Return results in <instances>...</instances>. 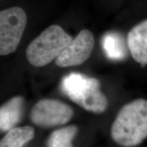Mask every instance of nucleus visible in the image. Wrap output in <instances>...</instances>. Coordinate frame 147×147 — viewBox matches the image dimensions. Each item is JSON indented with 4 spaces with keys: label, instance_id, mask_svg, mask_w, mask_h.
Masks as SVG:
<instances>
[{
    "label": "nucleus",
    "instance_id": "1",
    "mask_svg": "<svg viewBox=\"0 0 147 147\" xmlns=\"http://www.w3.org/2000/svg\"><path fill=\"white\" fill-rule=\"evenodd\" d=\"M113 140L122 146L141 144L147 138V100L138 99L121 108L111 127Z\"/></svg>",
    "mask_w": 147,
    "mask_h": 147
},
{
    "label": "nucleus",
    "instance_id": "2",
    "mask_svg": "<svg viewBox=\"0 0 147 147\" xmlns=\"http://www.w3.org/2000/svg\"><path fill=\"white\" fill-rule=\"evenodd\" d=\"M61 87L72 102L87 111L102 114L107 109V97L101 91L97 78L80 73H70L63 78Z\"/></svg>",
    "mask_w": 147,
    "mask_h": 147
},
{
    "label": "nucleus",
    "instance_id": "3",
    "mask_svg": "<svg viewBox=\"0 0 147 147\" xmlns=\"http://www.w3.org/2000/svg\"><path fill=\"white\" fill-rule=\"evenodd\" d=\"M71 40V36L61 27L51 25L29 44L26 50L27 60L35 67L47 65L57 57Z\"/></svg>",
    "mask_w": 147,
    "mask_h": 147
},
{
    "label": "nucleus",
    "instance_id": "4",
    "mask_svg": "<svg viewBox=\"0 0 147 147\" xmlns=\"http://www.w3.org/2000/svg\"><path fill=\"white\" fill-rule=\"evenodd\" d=\"M27 21V14L20 7L0 11V56L7 55L16 50Z\"/></svg>",
    "mask_w": 147,
    "mask_h": 147
},
{
    "label": "nucleus",
    "instance_id": "5",
    "mask_svg": "<svg viewBox=\"0 0 147 147\" xmlns=\"http://www.w3.org/2000/svg\"><path fill=\"white\" fill-rule=\"evenodd\" d=\"M73 109L56 100L45 99L37 102L30 113L31 120L41 127H53L67 123L71 120Z\"/></svg>",
    "mask_w": 147,
    "mask_h": 147
},
{
    "label": "nucleus",
    "instance_id": "6",
    "mask_svg": "<svg viewBox=\"0 0 147 147\" xmlns=\"http://www.w3.org/2000/svg\"><path fill=\"white\" fill-rule=\"evenodd\" d=\"M94 44L95 38L93 33L88 29L80 31L55 59V63L60 67L81 65L91 55Z\"/></svg>",
    "mask_w": 147,
    "mask_h": 147
},
{
    "label": "nucleus",
    "instance_id": "7",
    "mask_svg": "<svg viewBox=\"0 0 147 147\" xmlns=\"http://www.w3.org/2000/svg\"><path fill=\"white\" fill-rule=\"evenodd\" d=\"M127 45L132 57L142 67L147 65V19L134 26L127 36Z\"/></svg>",
    "mask_w": 147,
    "mask_h": 147
},
{
    "label": "nucleus",
    "instance_id": "8",
    "mask_svg": "<svg viewBox=\"0 0 147 147\" xmlns=\"http://www.w3.org/2000/svg\"><path fill=\"white\" fill-rule=\"evenodd\" d=\"M24 100L14 97L0 108V130L7 131L13 128L21 120L23 114Z\"/></svg>",
    "mask_w": 147,
    "mask_h": 147
},
{
    "label": "nucleus",
    "instance_id": "9",
    "mask_svg": "<svg viewBox=\"0 0 147 147\" xmlns=\"http://www.w3.org/2000/svg\"><path fill=\"white\" fill-rule=\"evenodd\" d=\"M102 49L106 56L113 61H121L127 57V50L123 37L116 32H110L102 38Z\"/></svg>",
    "mask_w": 147,
    "mask_h": 147
},
{
    "label": "nucleus",
    "instance_id": "10",
    "mask_svg": "<svg viewBox=\"0 0 147 147\" xmlns=\"http://www.w3.org/2000/svg\"><path fill=\"white\" fill-rule=\"evenodd\" d=\"M34 137V129L31 126L12 128L0 142V147L23 146Z\"/></svg>",
    "mask_w": 147,
    "mask_h": 147
},
{
    "label": "nucleus",
    "instance_id": "11",
    "mask_svg": "<svg viewBox=\"0 0 147 147\" xmlns=\"http://www.w3.org/2000/svg\"><path fill=\"white\" fill-rule=\"evenodd\" d=\"M78 132V127L70 125L53 132L49 137L47 146L51 147L72 146V140Z\"/></svg>",
    "mask_w": 147,
    "mask_h": 147
},
{
    "label": "nucleus",
    "instance_id": "12",
    "mask_svg": "<svg viewBox=\"0 0 147 147\" xmlns=\"http://www.w3.org/2000/svg\"><path fill=\"white\" fill-rule=\"evenodd\" d=\"M0 1H1V0H0Z\"/></svg>",
    "mask_w": 147,
    "mask_h": 147
}]
</instances>
